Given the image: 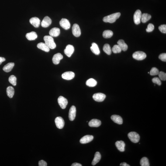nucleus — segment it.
Wrapping results in <instances>:
<instances>
[{
    "label": "nucleus",
    "instance_id": "nucleus-32",
    "mask_svg": "<svg viewBox=\"0 0 166 166\" xmlns=\"http://www.w3.org/2000/svg\"><path fill=\"white\" fill-rule=\"evenodd\" d=\"M103 50L106 54L108 55H110L112 53V50L110 45L108 44H105L103 47Z\"/></svg>",
    "mask_w": 166,
    "mask_h": 166
},
{
    "label": "nucleus",
    "instance_id": "nucleus-39",
    "mask_svg": "<svg viewBox=\"0 0 166 166\" xmlns=\"http://www.w3.org/2000/svg\"><path fill=\"white\" fill-rule=\"evenodd\" d=\"M152 81L154 84H156L159 86H160L161 85V80H160L159 78H157V77H155V78H153L152 79Z\"/></svg>",
    "mask_w": 166,
    "mask_h": 166
},
{
    "label": "nucleus",
    "instance_id": "nucleus-29",
    "mask_svg": "<svg viewBox=\"0 0 166 166\" xmlns=\"http://www.w3.org/2000/svg\"><path fill=\"white\" fill-rule=\"evenodd\" d=\"M151 18V15L147 13H143L142 14L141 21L143 23H146Z\"/></svg>",
    "mask_w": 166,
    "mask_h": 166
},
{
    "label": "nucleus",
    "instance_id": "nucleus-43",
    "mask_svg": "<svg viewBox=\"0 0 166 166\" xmlns=\"http://www.w3.org/2000/svg\"><path fill=\"white\" fill-rule=\"evenodd\" d=\"M6 59L4 57H0V65L2 64V63L4 61H5Z\"/></svg>",
    "mask_w": 166,
    "mask_h": 166
},
{
    "label": "nucleus",
    "instance_id": "nucleus-33",
    "mask_svg": "<svg viewBox=\"0 0 166 166\" xmlns=\"http://www.w3.org/2000/svg\"><path fill=\"white\" fill-rule=\"evenodd\" d=\"M141 165L142 166H149V160L147 157H144L141 159L140 161Z\"/></svg>",
    "mask_w": 166,
    "mask_h": 166
},
{
    "label": "nucleus",
    "instance_id": "nucleus-44",
    "mask_svg": "<svg viewBox=\"0 0 166 166\" xmlns=\"http://www.w3.org/2000/svg\"><path fill=\"white\" fill-rule=\"evenodd\" d=\"M71 166H81L82 165L78 163H74L72 164Z\"/></svg>",
    "mask_w": 166,
    "mask_h": 166
},
{
    "label": "nucleus",
    "instance_id": "nucleus-26",
    "mask_svg": "<svg viewBox=\"0 0 166 166\" xmlns=\"http://www.w3.org/2000/svg\"><path fill=\"white\" fill-rule=\"evenodd\" d=\"M38 48L43 50L45 52H49L50 51V48L45 43H39L37 45Z\"/></svg>",
    "mask_w": 166,
    "mask_h": 166
},
{
    "label": "nucleus",
    "instance_id": "nucleus-27",
    "mask_svg": "<svg viewBox=\"0 0 166 166\" xmlns=\"http://www.w3.org/2000/svg\"><path fill=\"white\" fill-rule=\"evenodd\" d=\"M117 43L118 45L120 46L122 50L123 51H126L127 50L128 46L127 44L125 43V42L123 40L120 39L117 42Z\"/></svg>",
    "mask_w": 166,
    "mask_h": 166
},
{
    "label": "nucleus",
    "instance_id": "nucleus-28",
    "mask_svg": "<svg viewBox=\"0 0 166 166\" xmlns=\"http://www.w3.org/2000/svg\"><path fill=\"white\" fill-rule=\"evenodd\" d=\"M6 92L8 96L10 98H12L14 94V89L13 87L10 86L7 88Z\"/></svg>",
    "mask_w": 166,
    "mask_h": 166
},
{
    "label": "nucleus",
    "instance_id": "nucleus-37",
    "mask_svg": "<svg viewBox=\"0 0 166 166\" xmlns=\"http://www.w3.org/2000/svg\"><path fill=\"white\" fill-rule=\"evenodd\" d=\"M160 79L163 81H165L166 80V74L163 72L160 71L158 74Z\"/></svg>",
    "mask_w": 166,
    "mask_h": 166
},
{
    "label": "nucleus",
    "instance_id": "nucleus-35",
    "mask_svg": "<svg viewBox=\"0 0 166 166\" xmlns=\"http://www.w3.org/2000/svg\"><path fill=\"white\" fill-rule=\"evenodd\" d=\"M122 49L118 45H115L112 48V51L114 53H120L122 51Z\"/></svg>",
    "mask_w": 166,
    "mask_h": 166
},
{
    "label": "nucleus",
    "instance_id": "nucleus-22",
    "mask_svg": "<svg viewBox=\"0 0 166 166\" xmlns=\"http://www.w3.org/2000/svg\"><path fill=\"white\" fill-rule=\"evenodd\" d=\"M26 37L30 41L34 40L38 37L37 34L34 32H32L26 34Z\"/></svg>",
    "mask_w": 166,
    "mask_h": 166
},
{
    "label": "nucleus",
    "instance_id": "nucleus-21",
    "mask_svg": "<svg viewBox=\"0 0 166 166\" xmlns=\"http://www.w3.org/2000/svg\"><path fill=\"white\" fill-rule=\"evenodd\" d=\"M115 145L120 151L123 152L125 151V144L124 142L122 141H117L115 143Z\"/></svg>",
    "mask_w": 166,
    "mask_h": 166
},
{
    "label": "nucleus",
    "instance_id": "nucleus-40",
    "mask_svg": "<svg viewBox=\"0 0 166 166\" xmlns=\"http://www.w3.org/2000/svg\"><path fill=\"white\" fill-rule=\"evenodd\" d=\"M159 29L162 33H166V25L165 24L162 25L159 27Z\"/></svg>",
    "mask_w": 166,
    "mask_h": 166
},
{
    "label": "nucleus",
    "instance_id": "nucleus-25",
    "mask_svg": "<svg viewBox=\"0 0 166 166\" xmlns=\"http://www.w3.org/2000/svg\"><path fill=\"white\" fill-rule=\"evenodd\" d=\"M14 65V63H8L4 66L3 68V70L5 72H9L12 71Z\"/></svg>",
    "mask_w": 166,
    "mask_h": 166
},
{
    "label": "nucleus",
    "instance_id": "nucleus-11",
    "mask_svg": "<svg viewBox=\"0 0 166 166\" xmlns=\"http://www.w3.org/2000/svg\"><path fill=\"white\" fill-rule=\"evenodd\" d=\"M74 49L73 46L71 45H68L66 46L64 50V52L66 56L69 57H71L74 51Z\"/></svg>",
    "mask_w": 166,
    "mask_h": 166
},
{
    "label": "nucleus",
    "instance_id": "nucleus-2",
    "mask_svg": "<svg viewBox=\"0 0 166 166\" xmlns=\"http://www.w3.org/2000/svg\"><path fill=\"white\" fill-rule=\"evenodd\" d=\"M43 39L45 42V43L47 45L49 48L53 49L56 48V45L54 42V39L52 36H45Z\"/></svg>",
    "mask_w": 166,
    "mask_h": 166
},
{
    "label": "nucleus",
    "instance_id": "nucleus-41",
    "mask_svg": "<svg viewBox=\"0 0 166 166\" xmlns=\"http://www.w3.org/2000/svg\"><path fill=\"white\" fill-rule=\"evenodd\" d=\"M159 58L162 61L165 62L166 61V53H162V54H160L159 56Z\"/></svg>",
    "mask_w": 166,
    "mask_h": 166
},
{
    "label": "nucleus",
    "instance_id": "nucleus-7",
    "mask_svg": "<svg viewBox=\"0 0 166 166\" xmlns=\"http://www.w3.org/2000/svg\"><path fill=\"white\" fill-rule=\"evenodd\" d=\"M58 103L62 109H65L68 103V101L66 98L62 96H60L58 99Z\"/></svg>",
    "mask_w": 166,
    "mask_h": 166
},
{
    "label": "nucleus",
    "instance_id": "nucleus-15",
    "mask_svg": "<svg viewBox=\"0 0 166 166\" xmlns=\"http://www.w3.org/2000/svg\"><path fill=\"white\" fill-rule=\"evenodd\" d=\"M51 22L52 20L48 16H46L45 17L42 21L41 26L43 27H47L51 24Z\"/></svg>",
    "mask_w": 166,
    "mask_h": 166
},
{
    "label": "nucleus",
    "instance_id": "nucleus-6",
    "mask_svg": "<svg viewBox=\"0 0 166 166\" xmlns=\"http://www.w3.org/2000/svg\"><path fill=\"white\" fill-rule=\"evenodd\" d=\"M106 95L102 93H98L94 94L93 98L95 101L98 102H102L104 100Z\"/></svg>",
    "mask_w": 166,
    "mask_h": 166
},
{
    "label": "nucleus",
    "instance_id": "nucleus-31",
    "mask_svg": "<svg viewBox=\"0 0 166 166\" xmlns=\"http://www.w3.org/2000/svg\"><path fill=\"white\" fill-rule=\"evenodd\" d=\"M113 33L112 31L107 30L104 31L102 36L105 38H109L113 36Z\"/></svg>",
    "mask_w": 166,
    "mask_h": 166
},
{
    "label": "nucleus",
    "instance_id": "nucleus-12",
    "mask_svg": "<svg viewBox=\"0 0 166 166\" xmlns=\"http://www.w3.org/2000/svg\"><path fill=\"white\" fill-rule=\"evenodd\" d=\"M76 108L74 105L72 106L70 108L69 113V120L71 121L74 120L75 118L76 115Z\"/></svg>",
    "mask_w": 166,
    "mask_h": 166
},
{
    "label": "nucleus",
    "instance_id": "nucleus-24",
    "mask_svg": "<svg viewBox=\"0 0 166 166\" xmlns=\"http://www.w3.org/2000/svg\"><path fill=\"white\" fill-rule=\"evenodd\" d=\"M101 158V155L99 152H97L95 153V157L93 160L92 162V164L93 165H96L98 163L100 160Z\"/></svg>",
    "mask_w": 166,
    "mask_h": 166
},
{
    "label": "nucleus",
    "instance_id": "nucleus-14",
    "mask_svg": "<svg viewBox=\"0 0 166 166\" xmlns=\"http://www.w3.org/2000/svg\"><path fill=\"white\" fill-rule=\"evenodd\" d=\"M94 137L91 135H86L83 137L80 140V142L81 144H86L92 141Z\"/></svg>",
    "mask_w": 166,
    "mask_h": 166
},
{
    "label": "nucleus",
    "instance_id": "nucleus-16",
    "mask_svg": "<svg viewBox=\"0 0 166 166\" xmlns=\"http://www.w3.org/2000/svg\"><path fill=\"white\" fill-rule=\"evenodd\" d=\"M63 56L60 53H58L55 54L53 56L52 62L53 64L56 65L60 63V60L63 59Z\"/></svg>",
    "mask_w": 166,
    "mask_h": 166
},
{
    "label": "nucleus",
    "instance_id": "nucleus-17",
    "mask_svg": "<svg viewBox=\"0 0 166 166\" xmlns=\"http://www.w3.org/2000/svg\"><path fill=\"white\" fill-rule=\"evenodd\" d=\"M30 22L35 27H38L40 25V20L38 18L34 17L31 18Z\"/></svg>",
    "mask_w": 166,
    "mask_h": 166
},
{
    "label": "nucleus",
    "instance_id": "nucleus-38",
    "mask_svg": "<svg viewBox=\"0 0 166 166\" xmlns=\"http://www.w3.org/2000/svg\"><path fill=\"white\" fill-rule=\"evenodd\" d=\"M154 29V25L152 23H149L148 25L147 28L146 29V31L148 32H152Z\"/></svg>",
    "mask_w": 166,
    "mask_h": 166
},
{
    "label": "nucleus",
    "instance_id": "nucleus-36",
    "mask_svg": "<svg viewBox=\"0 0 166 166\" xmlns=\"http://www.w3.org/2000/svg\"><path fill=\"white\" fill-rule=\"evenodd\" d=\"M159 72L158 69L156 67H153L150 71V74L151 75H157L158 74Z\"/></svg>",
    "mask_w": 166,
    "mask_h": 166
},
{
    "label": "nucleus",
    "instance_id": "nucleus-30",
    "mask_svg": "<svg viewBox=\"0 0 166 166\" xmlns=\"http://www.w3.org/2000/svg\"><path fill=\"white\" fill-rule=\"evenodd\" d=\"M97 81L95 79L91 78L87 81L86 84L89 87H92L95 86L97 85Z\"/></svg>",
    "mask_w": 166,
    "mask_h": 166
},
{
    "label": "nucleus",
    "instance_id": "nucleus-5",
    "mask_svg": "<svg viewBox=\"0 0 166 166\" xmlns=\"http://www.w3.org/2000/svg\"><path fill=\"white\" fill-rule=\"evenodd\" d=\"M142 15V12L140 10H137L135 12L133 15V20L136 24L138 25L140 23Z\"/></svg>",
    "mask_w": 166,
    "mask_h": 166
},
{
    "label": "nucleus",
    "instance_id": "nucleus-20",
    "mask_svg": "<svg viewBox=\"0 0 166 166\" xmlns=\"http://www.w3.org/2000/svg\"><path fill=\"white\" fill-rule=\"evenodd\" d=\"M111 118L113 121L118 124L121 125L123 123V120L122 118L119 115H113L111 116Z\"/></svg>",
    "mask_w": 166,
    "mask_h": 166
},
{
    "label": "nucleus",
    "instance_id": "nucleus-4",
    "mask_svg": "<svg viewBox=\"0 0 166 166\" xmlns=\"http://www.w3.org/2000/svg\"><path fill=\"white\" fill-rule=\"evenodd\" d=\"M133 58L138 60H144L147 57V55L143 51H137L135 52L133 54Z\"/></svg>",
    "mask_w": 166,
    "mask_h": 166
},
{
    "label": "nucleus",
    "instance_id": "nucleus-8",
    "mask_svg": "<svg viewBox=\"0 0 166 166\" xmlns=\"http://www.w3.org/2000/svg\"><path fill=\"white\" fill-rule=\"evenodd\" d=\"M73 34L76 37H79L81 35V30L79 26L77 24H74L72 27Z\"/></svg>",
    "mask_w": 166,
    "mask_h": 166
},
{
    "label": "nucleus",
    "instance_id": "nucleus-9",
    "mask_svg": "<svg viewBox=\"0 0 166 166\" xmlns=\"http://www.w3.org/2000/svg\"><path fill=\"white\" fill-rule=\"evenodd\" d=\"M60 26L64 29L67 30L70 29L71 24L68 20L64 18L62 19L60 22Z\"/></svg>",
    "mask_w": 166,
    "mask_h": 166
},
{
    "label": "nucleus",
    "instance_id": "nucleus-34",
    "mask_svg": "<svg viewBox=\"0 0 166 166\" xmlns=\"http://www.w3.org/2000/svg\"><path fill=\"white\" fill-rule=\"evenodd\" d=\"M17 78L15 76L12 75L10 76L8 79V81L11 84L14 86L16 85Z\"/></svg>",
    "mask_w": 166,
    "mask_h": 166
},
{
    "label": "nucleus",
    "instance_id": "nucleus-23",
    "mask_svg": "<svg viewBox=\"0 0 166 166\" xmlns=\"http://www.w3.org/2000/svg\"><path fill=\"white\" fill-rule=\"evenodd\" d=\"M90 48L92 52L97 55H98L100 53V51L98 45L95 43H92V46Z\"/></svg>",
    "mask_w": 166,
    "mask_h": 166
},
{
    "label": "nucleus",
    "instance_id": "nucleus-42",
    "mask_svg": "<svg viewBox=\"0 0 166 166\" xmlns=\"http://www.w3.org/2000/svg\"><path fill=\"white\" fill-rule=\"evenodd\" d=\"M39 166H47V164L46 162L44 160H41L39 161Z\"/></svg>",
    "mask_w": 166,
    "mask_h": 166
},
{
    "label": "nucleus",
    "instance_id": "nucleus-1",
    "mask_svg": "<svg viewBox=\"0 0 166 166\" xmlns=\"http://www.w3.org/2000/svg\"><path fill=\"white\" fill-rule=\"evenodd\" d=\"M121 15V13L119 12L116 13L108 15L104 17L103 20L105 22H109L110 23H114L117 19H119Z\"/></svg>",
    "mask_w": 166,
    "mask_h": 166
},
{
    "label": "nucleus",
    "instance_id": "nucleus-3",
    "mask_svg": "<svg viewBox=\"0 0 166 166\" xmlns=\"http://www.w3.org/2000/svg\"><path fill=\"white\" fill-rule=\"evenodd\" d=\"M128 137L132 142L134 143H138L140 140V136L137 133L135 132H129L128 134Z\"/></svg>",
    "mask_w": 166,
    "mask_h": 166
},
{
    "label": "nucleus",
    "instance_id": "nucleus-18",
    "mask_svg": "<svg viewBox=\"0 0 166 166\" xmlns=\"http://www.w3.org/2000/svg\"><path fill=\"white\" fill-rule=\"evenodd\" d=\"M89 125L91 127H98L101 124L100 120L97 119H93L89 122Z\"/></svg>",
    "mask_w": 166,
    "mask_h": 166
},
{
    "label": "nucleus",
    "instance_id": "nucleus-19",
    "mask_svg": "<svg viewBox=\"0 0 166 166\" xmlns=\"http://www.w3.org/2000/svg\"><path fill=\"white\" fill-rule=\"evenodd\" d=\"M49 33L50 36L52 37H57L60 34V30L58 28H53L50 30Z\"/></svg>",
    "mask_w": 166,
    "mask_h": 166
},
{
    "label": "nucleus",
    "instance_id": "nucleus-45",
    "mask_svg": "<svg viewBox=\"0 0 166 166\" xmlns=\"http://www.w3.org/2000/svg\"><path fill=\"white\" fill-rule=\"evenodd\" d=\"M120 166H129L128 164H127L125 162H122L120 164Z\"/></svg>",
    "mask_w": 166,
    "mask_h": 166
},
{
    "label": "nucleus",
    "instance_id": "nucleus-10",
    "mask_svg": "<svg viewBox=\"0 0 166 166\" xmlns=\"http://www.w3.org/2000/svg\"><path fill=\"white\" fill-rule=\"evenodd\" d=\"M55 122L57 127L59 129H62L64 128L65 122L63 118L61 117H58L56 118Z\"/></svg>",
    "mask_w": 166,
    "mask_h": 166
},
{
    "label": "nucleus",
    "instance_id": "nucleus-13",
    "mask_svg": "<svg viewBox=\"0 0 166 166\" xmlns=\"http://www.w3.org/2000/svg\"><path fill=\"white\" fill-rule=\"evenodd\" d=\"M75 76V74L73 72L67 71L64 73L62 75V78L67 80L73 79Z\"/></svg>",
    "mask_w": 166,
    "mask_h": 166
}]
</instances>
